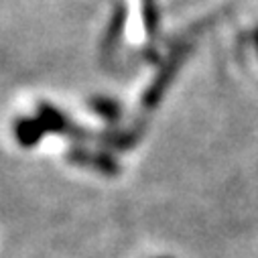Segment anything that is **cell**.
Listing matches in <instances>:
<instances>
[{
    "label": "cell",
    "instance_id": "6da1fadb",
    "mask_svg": "<svg viewBox=\"0 0 258 258\" xmlns=\"http://www.w3.org/2000/svg\"><path fill=\"white\" fill-rule=\"evenodd\" d=\"M189 49H191V45H183V47H179V49L173 53V57L169 59L167 68L159 74V78H157V80L153 82V86L147 90V94H145V98H143V108H145L147 112H149V110H153V108L161 102V98H163V94H165L167 86H169V84H171V80L175 78L177 68H179L181 63L185 61V57H187Z\"/></svg>",
    "mask_w": 258,
    "mask_h": 258
},
{
    "label": "cell",
    "instance_id": "7a4b0ae2",
    "mask_svg": "<svg viewBox=\"0 0 258 258\" xmlns=\"http://www.w3.org/2000/svg\"><path fill=\"white\" fill-rule=\"evenodd\" d=\"M68 159L76 165H86V167H94L96 171L104 173V175H118V163L106 155V153H92V151H84V149H72L68 153Z\"/></svg>",
    "mask_w": 258,
    "mask_h": 258
},
{
    "label": "cell",
    "instance_id": "3957f363",
    "mask_svg": "<svg viewBox=\"0 0 258 258\" xmlns=\"http://www.w3.org/2000/svg\"><path fill=\"white\" fill-rule=\"evenodd\" d=\"M45 133V126L39 118H23L15 124V139L21 147H35Z\"/></svg>",
    "mask_w": 258,
    "mask_h": 258
},
{
    "label": "cell",
    "instance_id": "277c9868",
    "mask_svg": "<svg viewBox=\"0 0 258 258\" xmlns=\"http://www.w3.org/2000/svg\"><path fill=\"white\" fill-rule=\"evenodd\" d=\"M145 23H147V33L153 37L157 33V23H159L155 0H145Z\"/></svg>",
    "mask_w": 258,
    "mask_h": 258
},
{
    "label": "cell",
    "instance_id": "5b68a950",
    "mask_svg": "<svg viewBox=\"0 0 258 258\" xmlns=\"http://www.w3.org/2000/svg\"><path fill=\"white\" fill-rule=\"evenodd\" d=\"M94 110H96L98 114L110 118V120L118 118V106H116L114 102H110V100H98V102L94 104Z\"/></svg>",
    "mask_w": 258,
    "mask_h": 258
},
{
    "label": "cell",
    "instance_id": "8992f818",
    "mask_svg": "<svg viewBox=\"0 0 258 258\" xmlns=\"http://www.w3.org/2000/svg\"><path fill=\"white\" fill-rule=\"evenodd\" d=\"M256 45H258V35H256Z\"/></svg>",
    "mask_w": 258,
    "mask_h": 258
},
{
    "label": "cell",
    "instance_id": "52a82bcc",
    "mask_svg": "<svg viewBox=\"0 0 258 258\" xmlns=\"http://www.w3.org/2000/svg\"><path fill=\"white\" fill-rule=\"evenodd\" d=\"M161 258H169V256H161Z\"/></svg>",
    "mask_w": 258,
    "mask_h": 258
}]
</instances>
